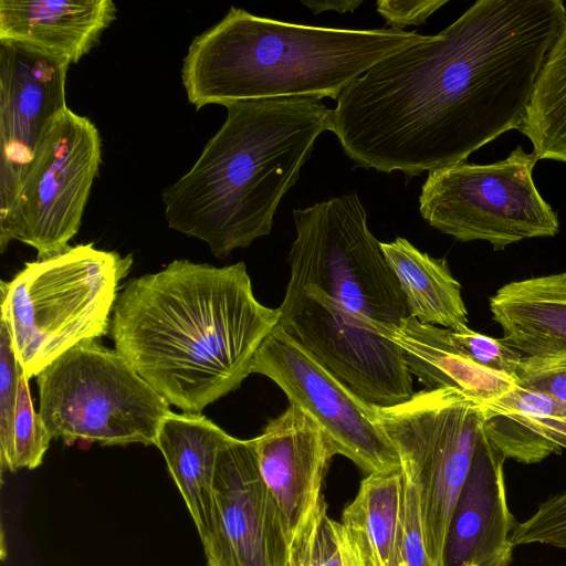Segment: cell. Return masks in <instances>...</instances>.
<instances>
[{"mask_svg": "<svg viewBox=\"0 0 566 566\" xmlns=\"http://www.w3.org/2000/svg\"><path fill=\"white\" fill-rule=\"evenodd\" d=\"M565 19L560 0H479L348 84L331 130L357 166L380 172L412 177L465 161L520 129Z\"/></svg>", "mask_w": 566, "mask_h": 566, "instance_id": "6da1fadb", "label": "cell"}, {"mask_svg": "<svg viewBox=\"0 0 566 566\" xmlns=\"http://www.w3.org/2000/svg\"><path fill=\"white\" fill-rule=\"evenodd\" d=\"M277 308L254 296L243 262L174 260L129 281L111 324L115 348L169 405L200 415L252 374Z\"/></svg>", "mask_w": 566, "mask_h": 566, "instance_id": "7a4b0ae2", "label": "cell"}, {"mask_svg": "<svg viewBox=\"0 0 566 566\" xmlns=\"http://www.w3.org/2000/svg\"><path fill=\"white\" fill-rule=\"evenodd\" d=\"M193 166L165 188L170 229L206 242L224 259L271 233L332 109L312 96L237 101Z\"/></svg>", "mask_w": 566, "mask_h": 566, "instance_id": "3957f363", "label": "cell"}, {"mask_svg": "<svg viewBox=\"0 0 566 566\" xmlns=\"http://www.w3.org/2000/svg\"><path fill=\"white\" fill-rule=\"evenodd\" d=\"M430 35L397 29H339L283 22L231 7L196 36L181 67L196 109L244 99H337L380 60Z\"/></svg>", "mask_w": 566, "mask_h": 566, "instance_id": "277c9868", "label": "cell"}, {"mask_svg": "<svg viewBox=\"0 0 566 566\" xmlns=\"http://www.w3.org/2000/svg\"><path fill=\"white\" fill-rule=\"evenodd\" d=\"M132 264V254L86 243L28 262L1 281V321L28 379L78 343L111 332L118 284Z\"/></svg>", "mask_w": 566, "mask_h": 566, "instance_id": "5b68a950", "label": "cell"}, {"mask_svg": "<svg viewBox=\"0 0 566 566\" xmlns=\"http://www.w3.org/2000/svg\"><path fill=\"white\" fill-rule=\"evenodd\" d=\"M39 415L51 439L102 446L156 443L169 403L123 355L85 339L36 376Z\"/></svg>", "mask_w": 566, "mask_h": 566, "instance_id": "8992f818", "label": "cell"}, {"mask_svg": "<svg viewBox=\"0 0 566 566\" xmlns=\"http://www.w3.org/2000/svg\"><path fill=\"white\" fill-rule=\"evenodd\" d=\"M296 238L285 294L314 286L363 322L398 325L409 316L399 282L367 227L356 192L293 211Z\"/></svg>", "mask_w": 566, "mask_h": 566, "instance_id": "52a82bcc", "label": "cell"}, {"mask_svg": "<svg viewBox=\"0 0 566 566\" xmlns=\"http://www.w3.org/2000/svg\"><path fill=\"white\" fill-rule=\"evenodd\" d=\"M375 413L417 488L427 554L443 566L455 502L485 434L482 405L453 388H424Z\"/></svg>", "mask_w": 566, "mask_h": 566, "instance_id": "ba28073f", "label": "cell"}, {"mask_svg": "<svg viewBox=\"0 0 566 566\" xmlns=\"http://www.w3.org/2000/svg\"><path fill=\"white\" fill-rule=\"evenodd\" d=\"M538 159L517 146L489 165L467 161L430 171L419 196L421 217L437 230L494 250L531 238L554 237L559 223L533 181Z\"/></svg>", "mask_w": 566, "mask_h": 566, "instance_id": "9c48e42d", "label": "cell"}, {"mask_svg": "<svg viewBox=\"0 0 566 566\" xmlns=\"http://www.w3.org/2000/svg\"><path fill=\"white\" fill-rule=\"evenodd\" d=\"M101 163L97 127L67 107L51 126L8 218L0 222V251L12 240L34 248L38 259L66 250L80 230Z\"/></svg>", "mask_w": 566, "mask_h": 566, "instance_id": "30bf717a", "label": "cell"}, {"mask_svg": "<svg viewBox=\"0 0 566 566\" xmlns=\"http://www.w3.org/2000/svg\"><path fill=\"white\" fill-rule=\"evenodd\" d=\"M277 326L355 395L375 407L412 397L402 349L314 286L285 294Z\"/></svg>", "mask_w": 566, "mask_h": 566, "instance_id": "8fae6325", "label": "cell"}, {"mask_svg": "<svg viewBox=\"0 0 566 566\" xmlns=\"http://www.w3.org/2000/svg\"><path fill=\"white\" fill-rule=\"evenodd\" d=\"M251 373L272 379L325 431L336 453L363 471L400 470L397 451L376 420L375 407L327 371L277 325L259 347Z\"/></svg>", "mask_w": 566, "mask_h": 566, "instance_id": "7c38bea8", "label": "cell"}, {"mask_svg": "<svg viewBox=\"0 0 566 566\" xmlns=\"http://www.w3.org/2000/svg\"><path fill=\"white\" fill-rule=\"evenodd\" d=\"M214 532L208 566H290L291 533L258 465L255 441L228 436L213 481Z\"/></svg>", "mask_w": 566, "mask_h": 566, "instance_id": "4fadbf2b", "label": "cell"}, {"mask_svg": "<svg viewBox=\"0 0 566 566\" xmlns=\"http://www.w3.org/2000/svg\"><path fill=\"white\" fill-rule=\"evenodd\" d=\"M70 62L34 48L0 41V222L56 117L66 106Z\"/></svg>", "mask_w": 566, "mask_h": 566, "instance_id": "5bb4252c", "label": "cell"}, {"mask_svg": "<svg viewBox=\"0 0 566 566\" xmlns=\"http://www.w3.org/2000/svg\"><path fill=\"white\" fill-rule=\"evenodd\" d=\"M254 441L261 476L292 538L323 496L324 476L336 450L319 424L293 402Z\"/></svg>", "mask_w": 566, "mask_h": 566, "instance_id": "9a60e30c", "label": "cell"}, {"mask_svg": "<svg viewBox=\"0 0 566 566\" xmlns=\"http://www.w3.org/2000/svg\"><path fill=\"white\" fill-rule=\"evenodd\" d=\"M505 458L485 434L455 502L443 566H509L515 527L505 491Z\"/></svg>", "mask_w": 566, "mask_h": 566, "instance_id": "2e32d148", "label": "cell"}, {"mask_svg": "<svg viewBox=\"0 0 566 566\" xmlns=\"http://www.w3.org/2000/svg\"><path fill=\"white\" fill-rule=\"evenodd\" d=\"M111 0H0V41L76 64L116 19Z\"/></svg>", "mask_w": 566, "mask_h": 566, "instance_id": "e0dca14e", "label": "cell"}, {"mask_svg": "<svg viewBox=\"0 0 566 566\" xmlns=\"http://www.w3.org/2000/svg\"><path fill=\"white\" fill-rule=\"evenodd\" d=\"M489 307L522 360L566 359V272L510 282Z\"/></svg>", "mask_w": 566, "mask_h": 566, "instance_id": "ac0fdd59", "label": "cell"}, {"mask_svg": "<svg viewBox=\"0 0 566 566\" xmlns=\"http://www.w3.org/2000/svg\"><path fill=\"white\" fill-rule=\"evenodd\" d=\"M374 329L402 349L408 370L426 389L453 388L484 403L516 384L512 377L483 368L463 355L454 346L450 329L423 324L412 316L398 325L375 323Z\"/></svg>", "mask_w": 566, "mask_h": 566, "instance_id": "d6986e66", "label": "cell"}, {"mask_svg": "<svg viewBox=\"0 0 566 566\" xmlns=\"http://www.w3.org/2000/svg\"><path fill=\"white\" fill-rule=\"evenodd\" d=\"M229 434L203 415L174 413L164 418L155 446L161 451L206 546L216 522L213 481L218 451Z\"/></svg>", "mask_w": 566, "mask_h": 566, "instance_id": "ffe728a7", "label": "cell"}, {"mask_svg": "<svg viewBox=\"0 0 566 566\" xmlns=\"http://www.w3.org/2000/svg\"><path fill=\"white\" fill-rule=\"evenodd\" d=\"M481 405L486 436L505 460L532 464L566 449V406L553 398L515 384Z\"/></svg>", "mask_w": 566, "mask_h": 566, "instance_id": "44dd1931", "label": "cell"}, {"mask_svg": "<svg viewBox=\"0 0 566 566\" xmlns=\"http://www.w3.org/2000/svg\"><path fill=\"white\" fill-rule=\"evenodd\" d=\"M405 295L409 316L450 331L469 328L461 284L446 259L421 252L405 238L380 242Z\"/></svg>", "mask_w": 566, "mask_h": 566, "instance_id": "7402d4cb", "label": "cell"}, {"mask_svg": "<svg viewBox=\"0 0 566 566\" xmlns=\"http://www.w3.org/2000/svg\"><path fill=\"white\" fill-rule=\"evenodd\" d=\"M402 515L400 469L368 474L345 507L342 523L355 536L371 566H400Z\"/></svg>", "mask_w": 566, "mask_h": 566, "instance_id": "603a6c76", "label": "cell"}, {"mask_svg": "<svg viewBox=\"0 0 566 566\" xmlns=\"http://www.w3.org/2000/svg\"><path fill=\"white\" fill-rule=\"evenodd\" d=\"M537 159L566 163V19L537 77L518 129Z\"/></svg>", "mask_w": 566, "mask_h": 566, "instance_id": "cb8c5ba5", "label": "cell"}, {"mask_svg": "<svg viewBox=\"0 0 566 566\" xmlns=\"http://www.w3.org/2000/svg\"><path fill=\"white\" fill-rule=\"evenodd\" d=\"M290 566H371L350 531L327 514L322 496L293 533Z\"/></svg>", "mask_w": 566, "mask_h": 566, "instance_id": "d4e9b609", "label": "cell"}, {"mask_svg": "<svg viewBox=\"0 0 566 566\" xmlns=\"http://www.w3.org/2000/svg\"><path fill=\"white\" fill-rule=\"evenodd\" d=\"M28 378L20 373L18 398L14 413L12 449L4 469L15 472L20 469H35L44 458L50 436L39 412H35L30 395Z\"/></svg>", "mask_w": 566, "mask_h": 566, "instance_id": "484cf974", "label": "cell"}, {"mask_svg": "<svg viewBox=\"0 0 566 566\" xmlns=\"http://www.w3.org/2000/svg\"><path fill=\"white\" fill-rule=\"evenodd\" d=\"M515 546L542 544L566 549V491L542 502L512 533Z\"/></svg>", "mask_w": 566, "mask_h": 566, "instance_id": "4316f807", "label": "cell"}, {"mask_svg": "<svg viewBox=\"0 0 566 566\" xmlns=\"http://www.w3.org/2000/svg\"><path fill=\"white\" fill-rule=\"evenodd\" d=\"M22 368L17 359L9 329L0 321V462L3 470L12 449L14 413Z\"/></svg>", "mask_w": 566, "mask_h": 566, "instance_id": "83f0119b", "label": "cell"}, {"mask_svg": "<svg viewBox=\"0 0 566 566\" xmlns=\"http://www.w3.org/2000/svg\"><path fill=\"white\" fill-rule=\"evenodd\" d=\"M450 335L454 346L472 361L515 379L522 358L502 339L481 334L470 327L450 331Z\"/></svg>", "mask_w": 566, "mask_h": 566, "instance_id": "f1b7e54d", "label": "cell"}, {"mask_svg": "<svg viewBox=\"0 0 566 566\" xmlns=\"http://www.w3.org/2000/svg\"><path fill=\"white\" fill-rule=\"evenodd\" d=\"M402 476L403 515L400 566H433L426 549L417 488L409 475L402 472Z\"/></svg>", "mask_w": 566, "mask_h": 566, "instance_id": "f546056e", "label": "cell"}, {"mask_svg": "<svg viewBox=\"0 0 566 566\" xmlns=\"http://www.w3.org/2000/svg\"><path fill=\"white\" fill-rule=\"evenodd\" d=\"M515 382L566 406V359L522 360Z\"/></svg>", "mask_w": 566, "mask_h": 566, "instance_id": "4dcf8cb0", "label": "cell"}, {"mask_svg": "<svg viewBox=\"0 0 566 566\" xmlns=\"http://www.w3.org/2000/svg\"><path fill=\"white\" fill-rule=\"evenodd\" d=\"M448 0H378L377 11L392 29L420 25Z\"/></svg>", "mask_w": 566, "mask_h": 566, "instance_id": "1f68e13d", "label": "cell"}, {"mask_svg": "<svg viewBox=\"0 0 566 566\" xmlns=\"http://www.w3.org/2000/svg\"><path fill=\"white\" fill-rule=\"evenodd\" d=\"M313 13L323 11H336L338 13L353 12L363 3L361 0H340V1H302Z\"/></svg>", "mask_w": 566, "mask_h": 566, "instance_id": "d6a6232c", "label": "cell"}, {"mask_svg": "<svg viewBox=\"0 0 566 566\" xmlns=\"http://www.w3.org/2000/svg\"><path fill=\"white\" fill-rule=\"evenodd\" d=\"M465 566H473V565H465Z\"/></svg>", "mask_w": 566, "mask_h": 566, "instance_id": "836d02e7", "label": "cell"}]
</instances>
